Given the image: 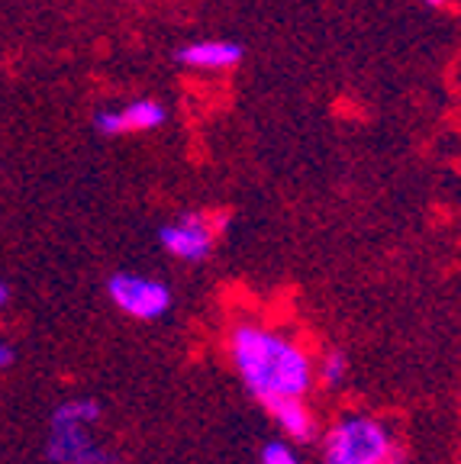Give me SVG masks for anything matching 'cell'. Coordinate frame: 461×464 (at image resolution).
Segmentation results:
<instances>
[{"mask_svg": "<svg viewBox=\"0 0 461 464\" xmlns=\"http://www.w3.org/2000/svg\"><path fill=\"white\" fill-rule=\"evenodd\" d=\"M230 352L245 391L261 403L274 397H303L310 391V358L284 335L259 326H239L230 339Z\"/></svg>", "mask_w": 461, "mask_h": 464, "instance_id": "obj_1", "label": "cell"}, {"mask_svg": "<svg viewBox=\"0 0 461 464\" xmlns=\"http://www.w3.org/2000/svg\"><path fill=\"white\" fill-rule=\"evenodd\" d=\"M101 403L91 397L65 400L52 413L45 455L52 464H110L113 455L94 439V422L101 420Z\"/></svg>", "mask_w": 461, "mask_h": 464, "instance_id": "obj_2", "label": "cell"}, {"mask_svg": "<svg viewBox=\"0 0 461 464\" xmlns=\"http://www.w3.org/2000/svg\"><path fill=\"white\" fill-rule=\"evenodd\" d=\"M323 458L326 464H397L400 451L384 422L371 416H346L326 432Z\"/></svg>", "mask_w": 461, "mask_h": 464, "instance_id": "obj_3", "label": "cell"}, {"mask_svg": "<svg viewBox=\"0 0 461 464\" xmlns=\"http://www.w3.org/2000/svg\"><path fill=\"white\" fill-rule=\"evenodd\" d=\"M107 294L132 319H162L172 310V290H168V284L145 275H113L107 281Z\"/></svg>", "mask_w": 461, "mask_h": 464, "instance_id": "obj_4", "label": "cell"}, {"mask_svg": "<svg viewBox=\"0 0 461 464\" xmlns=\"http://www.w3.org/2000/svg\"><path fill=\"white\" fill-rule=\"evenodd\" d=\"M159 242L168 255L181 261H203L213 252L217 242V229L203 213H184V217L172 219L168 226L159 229Z\"/></svg>", "mask_w": 461, "mask_h": 464, "instance_id": "obj_5", "label": "cell"}, {"mask_svg": "<svg viewBox=\"0 0 461 464\" xmlns=\"http://www.w3.org/2000/svg\"><path fill=\"white\" fill-rule=\"evenodd\" d=\"M178 62L188 68H201V72H226L242 62V45L230 39H201V43L178 49Z\"/></svg>", "mask_w": 461, "mask_h": 464, "instance_id": "obj_6", "label": "cell"}, {"mask_svg": "<svg viewBox=\"0 0 461 464\" xmlns=\"http://www.w3.org/2000/svg\"><path fill=\"white\" fill-rule=\"evenodd\" d=\"M265 410L281 426V432L294 442H310L313 439V416L303 406V397H274L265 400Z\"/></svg>", "mask_w": 461, "mask_h": 464, "instance_id": "obj_7", "label": "cell"}, {"mask_svg": "<svg viewBox=\"0 0 461 464\" xmlns=\"http://www.w3.org/2000/svg\"><path fill=\"white\" fill-rule=\"evenodd\" d=\"M168 120V110L159 101H132L120 110V123L123 132H149L159 130Z\"/></svg>", "mask_w": 461, "mask_h": 464, "instance_id": "obj_8", "label": "cell"}, {"mask_svg": "<svg viewBox=\"0 0 461 464\" xmlns=\"http://www.w3.org/2000/svg\"><path fill=\"white\" fill-rule=\"evenodd\" d=\"M346 374H348V358L342 352H329L323 358V364H319V381L326 387H339L346 381Z\"/></svg>", "mask_w": 461, "mask_h": 464, "instance_id": "obj_9", "label": "cell"}, {"mask_svg": "<svg viewBox=\"0 0 461 464\" xmlns=\"http://www.w3.org/2000/svg\"><path fill=\"white\" fill-rule=\"evenodd\" d=\"M261 464H300V458L290 451V445L268 442L265 449H261Z\"/></svg>", "mask_w": 461, "mask_h": 464, "instance_id": "obj_10", "label": "cell"}, {"mask_svg": "<svg viewBox=\"0 0 461 464\" xmlns=\"http://www.w3.org/2000/svg\"><path fill=\"white\" fill-rule=\"evenodd\" d=\"M14 358H16V355H14V345L0 339V371L10 368V364H14Z\"/></svg>", "mask_w": 461, "mask_h": 464, "instance_id": "obj_11", "label": "cell"}, {"mask_svg": "<svg viewBox=\"0 0 461 464\" xmlns=\"http://www.w3.org/2000/svg\"><path fill=\"white\" fill-rule=\"evenodd\" d=\"M423 4H426V7H433V10H439V7H446L448 0H423Z\"/></svg>", "mask_w": 461, "mask_h": 464, "instance_id": "obj_12", "label": "cell"}, {"mask_svg": "<svg viewBox=\"0 0 461 464\" xmlns=\"http://www.w3.org/2000/svg\"><path fill=\"white\" fill-rule=\"evenodd\" d=\"M7 297H10V290H7V284H0V306L7 304Z\"/></svg>", "mask_w": 461, "mask_h": 464, "instance_id": "obj_13", "label": "cell"}]
</instances>
